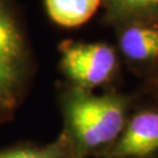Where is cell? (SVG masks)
<instances>
[{
	"label": "cell",
	"mask_w": 158,
	"mask_h": 158,
	"mask_svg": "<svg viewBox=\"0 0 158 158\" xmlns=\"http://www.w3.org/2000/svg\"><path fill=\"white\" fill-rule=\"evenodd\" d=\"M127 106L116 95H93L76 88L64 100L67 134L63 135L75 158L108 149L125 127Z\"/></svg>",
	"instance_id": "obj_1"
},
{
	"label": "cell",
	"mask_w": 158,
	"mask_h": 158,
	"mask_svg": "<svg viewBox=\"0 0 158 158\" xmlns=\"http://www.w3.org/2000/svg\"><path fill=\"white\" fill-rule=\"evenodd\" d=\"M26 68L23 35L10 7L0 0V115L18 104Z\"/></svg>",
	"instance_id": "obj_2"
},
{
	"label": "cell",
	"mask_w": 158,
	"mask_h": 158,
	"mask_svg": "<svg viewBox=\"0 0 158 158\" xmlns=\"http://www.w3.org/2000/svg\"><path fill=\"white\" fill-rule=\"evenodd\" d=\"M115 66V52L107 45L72 44L62 48L63 73L81 89L94 88L107 82Z\"/></svg>",
	"instance_id": "obj_3"
},
{
	"label": "cell",
	"mask_w": 158,
	"mask_h": 158,
	"mask_svg": "<svg viewBox=\"0 0 158 158\" xmlns=\"http://www.w3.org/2000/svg\"><path fill=\"white\" fill-rule=\"evenodd\" d=\"M158 155V111L135 115L118 138L104 150L107 158H152Z\"/></svg>",
	"instance_id": "obj_4"
},
{
	"label": "cell",
	"mask_w": 158,
	"mask_h": 158,
	"mask_svg": "<svg viewBox=\"0 0 158 158\" xmlns=\"http://www.w3.org/2000/svg\"><path fill=\"white\" fill-rule=\"evenodd\" d=\"M101 0H46V8L51 19L60 26L76 27L98 8Z\"/></svg>",
	"instance_id": "obj_5"
},
{
	"label": "cell",
	"mask_w": 158,
	"mask_h": 158,
	"mask_svg": "<svg viewBox=\"0 0 158 158\" xmlns=\"http://www.w3.org/2000/svg\"><path fill=\"white\" fill-rule=\"evenodd\" d=\"M121 48L134 61H145L158 56V29L134 26L121 36Z\"/></svg>",
	"instance_id": "obj_6"
},
{
	"label": "cell",
	"mask_w": 158,
	"mask_h": 158,
	"mask_svg": "<svg viewBox=\"0 0 158 158\" xmlns=\"http://www.w3.org/2000/svg\"><path fill=\"white\" fill-rule=\"evenodd\" d=\"M0 158H75L66 137L44 147H17L0 151Z\"/></svg>",
	"instance_id": "obj_7"
},
{
	"label": "cell",
	"mask_w": 158,
	"mask_h": 158,
	"mask_svg": "<svg viewBox=\"0 0 158 158\" xmlns=\"http://www.w3.org/2000/svg\"><path fill=\"white\" fill-rule=\"evenodd\" d=\"M109 6L118 17H136L157 12L158 0H109Z\"/></svg>",
	"instance_id": "obj_8"
}]
</instances>
